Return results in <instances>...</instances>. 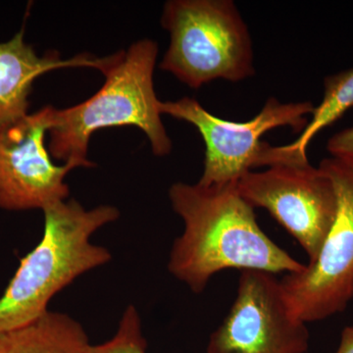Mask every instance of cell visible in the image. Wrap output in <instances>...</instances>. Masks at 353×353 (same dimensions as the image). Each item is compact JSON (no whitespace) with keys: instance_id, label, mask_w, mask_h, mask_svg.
<instances>
[{"instance_id":"1","label":"cell","mask_w":353,"mask_h":353,"mask_svg":"<svg viewBox=\"0 0 353 353\" xmlns=\"http://www.w3.org/2000/svg\"><path fill=\"white\" fill-rule=\"evenodd\" d=\"M172 208L183 231L174 241L168 270L194 294L226 269L292 274L304 265L262 231L254 208L236 183L203 185L176 183L169 190Z\"/></svg>"},{"instance_id":"2","label":"cell","mask_w":353,"mask_h":353,"mask_svg":"<svg viewBox=\"0 0 353 353\" xmlns=\"http://www.w3.org/2000/svg\"><path fill=\"white\" fill-rule=\"evenodd\" d=\"M158 44L152 39L136 41L127 50L109 57L102 70L105 83L92 97L65 109H57L48 132L51 157L78 167L92 168L88 158L92 134L111 127L134 126L145 132L153 154H170L173 143L161 119L153 83Z\"/></svg>"},{"instance_id":"3","label":"cell","mask_w":353,"mask_h":353,"mask_svg":"<svg viewBox=\"0 0 353 353\" xmlns=\"http://www.w3.org/2000/svg\"><path fill=\"white\" fill-rule=\"evenodd\" d=\"M43 236L21 259L15 275L0 297V334L22 328L46 314L58 292L79 277L112 259L90 239L120 217L118 208L85 209L75 199L51 204L43 211Z\"/></svg>"},{"instance_id":"4","label":"cell","mask_w":353,"mask_h":353,"mask_svg":"<svg viewBox=\"0 0 353 353\" xmlns=\"http://www.w3.org/2000/svg\"><path fill=\"white\" fill-rule=\"evenodd\" d=\"M161 25L170 44L159 68L188 87L254 75L252 37L232 0H169Z\"/></svg>"},{"instance_id":"5","label":"cell","mask_w":353,"mask_h":353,"mask_svg":"<svg viewBox=\"0 0 353 353\" xmlns=\"http://www.w3.org/2000/svg\"><path fill=\"white\" fill-rule=\"evenodd\" d=\"M336 190L338 208L317 256L280 280L292 314L307 323L343 312L353 299V160L320 162Z\"/></svg>"},{"instance_id":"6","label":"cell","mask_w":353,"mask_h":353,"mask_svg":"<svg viewBox=\"0 0 353 353\" xmlns=\"http://www.w3.org/2000/svg\"><path fill=\"white\" fill-rule=\"evenodd\" d=\"M314 108L309 101L283 103L270 97L252 119L234 122L216 117L196 99L183 97L162 101L160 112L196 128L205 145L203 173L197 183L222 185L238 183L245 173L260 167L267 143L261 141L264 134L285 126L303 131L307 125L305 116Z\"/></svg>"},{"instance_id":"7","label":"cell","mask_w":353,"mask_h":353,"mask_svg":"<svg viewBox=\"0 0 353 353\" xmlns=\"http://www.w3.org/2000/svg\"><path fill=\"white\" fill-rule=\"evenodd\" d=\"M236 187L253 208L268 211L296 239L309 262L316 259L338 208L334 183L321 167L309 161L272 165L248 172Z\"/></svg>"},{"instance_id":"8","label":"cell","mask_w":353,"mask_h":353,"mask_svg":"<svg viewBox=\"0 0 353 353\" xmlns=\"http://www.w3.org/2000/svg\"><path fill=\"white\" fill-rule=\"evenodd\" d=\"M307 324L292 314L274 274L241 271L238 292L208 353H305Z\"/></svg>"},{"instance_id":"9","label":"cell","mask_w":353,"mask_h":353,"mask_svg":"<svg viewBox=\"0 0 353 353\" xmlns=\"http://www.w3.org/2000/svg\"><path fill=\"white\" fill-rule=\"evenodd\" d=\"M57 110L44 106L0 130V208L3 210L43 211L68 199L65 176L74 168L54 163L46 145Z\"/></svg>"},{"instance_id":"10","label":"cell","mask_w":353,"mask_h":353,"mask_svg":"<svg viewBox=\"0 0 353 353\" xmlns=\"http://www.w3.org/2000/svg\"><path fill=\"white\" fill-rule=\"evenodd\" d=\"M108 62V57L94 58L88 54L61 59L57 51L39 57L25 41L23 27L12 39L0 43V130L29 114L32 83L39 77L68 67H92L102 71Z\"/></svg>"},{"instance_id":"11","label":"cell","mask_w":353,"mask_h":353,"mask_svg":"<svg viewBox=\"0 0 353 353\" xmlns=\"http://www.w3.org/2000/svg\"><path fill=\"white\" fill-rule=\"evenodd\" d=\"M82 325L66 313L48 311L31 324L0 334V353H90Z\"/></svg>"},{"instance_id":"12","label":"cell","mask_w":353,"mask_h":353,"mask_svg":"<svg viewBox=\"0 0 353 353\" xmlns=\"http://www.w3.org/2000/svg\"><path fill=\"white\" fill-rule=\"evenodd\" d=\"M324 88L321 103L313 109L312 118L299 138L290 145L272 148L274 163L308 161L307 148L311 141L353 108V68L326 77Z\"/></svg>"},{"instance_id":"13","label":"cell","mask_w":353,"mask_h":353,"mask_svg":"<svg viewBox=\"0 0 353 353\" xmlns=\"http://www.w3.org/2000/svg\"><path fill=\"white\" fill-rule=\"evenodd\" d=\"M90 353H146L141 317L134 305L125 309L113 338L99 345H92Z\"/></svg>"},{"instance_id":"14","label":"cell","mask_w":353,"mask_h":353,"mask_svg":"<svg viewBox=\"0 0 353 353\" xmlns=\"http://www.w3.org/2000/svg\"><path fill=\"white\" fill-rule=\"evenodd\" d=\"M327 148L332 157L353 160V127L343 130L329 139Z\"/></svg>"},{"instance_id":"15","label":"cell","mask_w":353,"mask_h":353,"mask_svg":"<svg viewBox=\"0 0 353 353\" xmlns=\"http://www.w3.org/2000/svg\"><path fill=\"white\" fill-rule=\"evenodd\" d=\"M336 353H353V327H347L343 330Z\"/></svg>"}]
</instances>
